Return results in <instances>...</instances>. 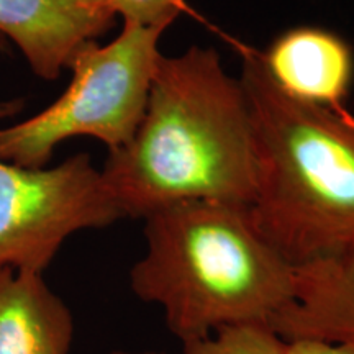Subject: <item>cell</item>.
I'll return each mask as SVG.
<instances>
[{
  "instance_id": "cell-1",
  "label": "cell",
  "mask_w": 354,
  "mask_h": 354,
  "mask_svg": "<svg viewBox=\"0 0 354 354\" xmlns=\"http://www.w3.org/2000/svg\"><path fill=\"white\" fill-rule=\"evenodd\" d=\"M100 171L125 218L184 202L250 207L258 171L240 77L214 48L161 55L135 135L109 151Z\"/></svg>"
},
{
  "instance_id": "cell-2",
  "label": "cell",
  "mask_w": 354,
  "mask_h": 354,
  "mask_svg": "<svg viewBox=\"0 0 354 354\" xmlns=\"http://www.w3.org/2000/svg\"><path fill=\"white\" fill-rule=\"evenodd\" d=\"M143 233L130 287L162 308L183 343L225 326H272L294 300L297 268L266 240L248 205L176 203L146 216Z\"/></svg>"
},
{
  "instance_id": "cell-3",
  "label": "cell",
  "mask_w": 354,
  "mask_h": 354,
  "mask_svg": "<svg viewBox=\"0 0 354 354\" xmlns=\"http://www.w3.org/2000/svg\"><path fill=\"white\" fill-rule=\"evenodd\" d=\"M256 149V227L295 268L354 246V109L292 99L243 51Z\"/></svg>"
},
{
  "instance_id": "cell-4",
  "label": "cell",
  "mask_w": 354,
  "mask_h": 354,
  "mask_svg": "<svg viewBox=\"0 0 354 354\" xmlns=\"http://www.w3.org/2000/svg\"><path fill=\"white\" fill-rule=\"evenodd\" d=\"M165 30L123 24L107 44H84L69 64L66 91L46 109L0 128V158L25 167L48 166L63 141L88 136L109 151L122 148L143 118Z\"/></svg>"
},
{
  "instance_id": "cell-5",
  "label": "cell",
  "mask_w": 354,
  "mask_h": 354,
  "mask_svg": "<svg viewBox=\"0 0 354 354\" xmlns=\"http://www.w3.org/2000/svg\"><path fill=\"white\" fill-rule=\"evenodd\" d=\"M123 218L86 153L51 167L0 158V268L43 274L73 234Z\"/></svg>"
},
{
  "instance_id": "cell-6",
  "label": "cell",
  "mask_w": 354,
  "mask_h": 354,
  "mask_svg": "<svg viewBox=\"0 0 354 354\" xmlns=\"http://www.w3.org/2000/svg\"><path fill=\"white\" fill-rule=\"evenodd\" d=\"M113 25L112 13L84 0H0V35L44 81L59 77L84 44Z\"/></svg>"
},
{
  "instance_id": "cell-7",
  "label": "cell",
  "mask_w": 354,
  "mask_h": 354,
  "mask_svg": "<svg viewBox=\"0 0 354 354\" xmlns=\"http://www.w3.org/2000/svg\"><path fill=\"white\" fill-rule=\"evenodd\" d=\"M259 56L271 81L292 99L318 107H346L354 53L339 35L297 26L279 35Z\"/></svg>"
},
{
  "instance_id": "cell-8",
  "label": "cell",
  "mask_w": 354,
  "mask_h": 354,
  "mask_svg": "<svg viewBox=\"0 0 354 354\" xmlns=\"http://www.w3.org/2000/svg\"><path fill=\"white\" fill-rule=\"evenodd\" d=\"M272 328L284 339L354 343V246L297 268L294 300Z\"/></svg>"
},
{
  "instance_id": "cell-9",
  "label": "cell",
  "mask_w": 354,
  "mask_h": 354,
  "mask_svg": "<svg viewBox=\"0 0 354 354\" xmlns=\"http://www.w3.org/2000/svg\"><path fill=\"white\" fill-rule=\"evenodd\" d=\"M74 318L43 274L0 268V354H69Z\"/></svg>"
},
{
  "instance_id": "cell-10",
  "label": "cell",
  "mask_w": 354,
  "mask_h": 354,
  "mask_svg": "<svg viewBox=\"0 0 354 354\" xmlns=\"http://www.w3.org/2000/svg\"><path fill=\"white\" fill-rule=\"evenodd\" d=\"M183 349L184 354H286V339L271 325L248 323L183 343Z\"/></svg>"
},
{
  "instance_id": "cell-11",
  "label": "cell",
  "mask_w": 354,
  "mask_h": 354,
  "mask_svg": "<svg viewBox=\"0 0 354 354\" xmlns=\"http://www.w3.org/2000/svg\"><path fill=\"white\" fill-rule=\"evenodd\" d=\"M91 7L109 12L117 19L120 15L123 24L145 26V28L166 30L180 12L185 0H84Z\"/></svg>"
},
{
  "instance_id": "cell-12",
  "label": "cell",
  "mask_w": 354,
  "mask_h": 354,
  "mask_svg": "<svg viewBox=\"0 0 354 354\" xmlns=\"http://www.w3.org/2000/svg\"><path fill=\"white\" fill-rule=\"evenodd\" d=\"M286 354H354V343H335L317 338H294L286 339Z\"/></svg>"
},
{
  "instance_id": "cell-13",
  "label": "cell",
  "mask_w": 354,
  "mask_h": 354,
  "mask_svg": "<svg viewBox=\"0 0 354 354\" xmlns=\"http://www.w3.org/2000/svg\"><path fill=\"white\" fill-rule=\"evenodd\" d=\"M7 48V39L0 35V51ZM25 109L24 99H10V100H0V120L3 118H10L13 115L20 113Z\"/></svg>"
},
{
  "instance_id": "cell-14",
  "label": "cell",
  "mask_w": 354,
  "mask_h": 354,
  "mask_svg": "<svg viewBox=\"0 0 354 354\" xmlns=\"http://www.w3.org/2000/svg\"><path fill=\"white\" fill-rule=\"evenodd\" d=\"M110 354H166L162 351H125V349H118V351H112Z\"/></svg>"
}]
</instances>
